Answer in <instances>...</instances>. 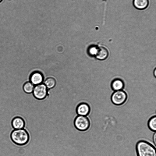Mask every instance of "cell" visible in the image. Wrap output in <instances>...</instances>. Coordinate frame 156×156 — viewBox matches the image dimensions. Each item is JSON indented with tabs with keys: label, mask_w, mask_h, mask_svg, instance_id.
I'll list each match as a JSON object with an SVG mask.
<instances>
[{
	"label": "cell",
	"mask_w": 156,
	"mask_h": 156,
	"mask_svg": "<svg viewBox=\"0 0 156 156\" xmlns=\"http://www.w3.org/2000/svg\"><path fill=\"white\" fill-rule=\"evenodd\" d=\"M153 140L155 146L156 145V132H154V133L153 136Z\"/></svg>",
	"instance_id": "cell-16"
},
{
	"label": "cell",
	"mask_w": 156,
	"mask_h": 156,
	"mask_svg": "<svg viewBox=\"0 0 156 156\" xmlns=\"http://www.w3.org/2000/svg\"><path fill=\"white\" fill-rule=\"evenodd\" d=\"M156 69H155V70H154V76H156Z\"/></svg>",
	"instance_id": "cell-17"
},
{
	"label": "cell",
	"mask_w": 156,
	"mask_h": 156,
	"mask_svg": "<svg viewBox=\"0 0 156 156\" xmlns=\"http://www.w3.org/2000/svg\"><path fill=\"white\" fill-rule=\"evenodd\" d=\"M111 87L114 91L121 90L124 87V83L123 81L119 79L114 80L111 83Z\"/></svg>",
	"instance_id": "cell-10"
},
{
	"label": "cell",
	"mask_w": 156,
	"mask_h": 156,
	"mask_svg": "<svg viewBox=\"0 0 156 156\" xmlns=\"http://www.w3.org/2000/svg\"><path fill=\"white\" fill-rule=\"evenodd\" d=\"M48 92V89L45 85L43 84H40L34 87L32 93L36 98L41 100L46 97Z\"/></svg>",
	"instance_id": "cell-5"
},
{
	"label": "cell",
	"mask_w": 156,
	"mask_h": 156,
	"mask_svg": "<svg viewBox=\"0 0 156 156\" xmlns=\"http://www.w3.org/2000/svg\"><path fill=\"white\" fill-rule=\"evenodd\" d=\"M98 48L95 46H91L88 48V53L91 56H96L98 51Z\"/></svg>",
	"instance_id": "cell-15"
},
{
	"label": "cell",
	"mask_w": 156,
	"mask_h": 156,
	"mask_svg": "<svg viewBox=\"0 0 156 156\" xmlns=\"http://www.w3.org/2000/svg\"><path fill=\"white\" fill-rule=\"evenodd\" d=\"M136 151L137 156H156L155 147L144 140H140L137 142Z\"/></svg>",
	"instance_id": "cell-1"
},
{
	"label": "cell",
	"mask_w": 156,
	"mask_h": 156,
	"mask_svg": "<svg viewBox=\"0 0 156 156\" xmlns=\"http://www.w3.org/2000/svg\"><path fill=\"white\" fill-rule=\"evenodd\" d=\"M74 124L78 130L84 131L88 130L90 126V120L87 116L78 115L75 119Z\"/></svg>",
	"instance_id": "cell-3"
},
{
	"label": "cell",
	"mask_w": 156,
	"mask_h": 156,
	"mask_svg": "<svg viewBox=\"0 0 156 156\" xmlns=\"http://www.w3.org/2000/svg\"><path fill=\"white\" fill-rule=\"evenodd\" d=\"M90 107L87 103H80L76 108V112L79 115L87 116L90 113Z\"/></svg>",
	"instance_id": "cell-6"
},
{
	"label": "cell",
	"mask_w": 156,
	"mask_h": 156,
	"mask_svg": "<svg viewBox=\"0 0 156 156\" xmlns=\"http://www.w3.org/2000/svg\"><path fill=\"white\" fill-rule=\"evenodd\" d=\"M43 77L42 74L40 72H33L30 76V82L33 84L38 85L42 82Z\"/></svg>",
	"instance_id": "cell-7"
},
{
	"label": "cell",
	"mask_w": 156,
	"mask_h": 156,
	"mask_svg": "<svg viewBox=\"0 0 156 156\" xmlns=\"http://www.w3.org/2000/svg\"><path fill=\"white\" fill-rule=\"evenodd\" d=\"M56 83V80L54 78L49 77L45 80L44 82V84L47 88H51L55 87Z\"/></svg>",
	"instance_id": "cell-14"
},
{
	"label": "cell",
	"mask_w": 156,
	"mask_h": 156,
	"mask_svg": "<svg viewBox=\"0 0 156 156\" xmlns=\"http://www.w3.org/2000/svg\"><path fill=\"white\" fill-rule=\"evenodd\" d=\"M12 125L15 129H22L24 127V122L21 118L16 117L13 119Z\"/></svg>",
	"instance_id": "cell-11"
},
{
	"label": "cell",
	"mask_w": 156,
	"mask_h": 156,
	"mask_svg": "<svg viewBox=\"0 0 156 156\" xmlns=\"http://www.w3.org/2000/svg\"><path fill=\"white\" fill-rule=\"evenodd\" d=\"M11 138L15 144L23 145L28 142L29 136L27 131L22 129L14 130L11 133Z\"/></svg>",
	"instance_id": "cell-2"
},
{
	"label": "cell",
	"mask_w": 156,
	"mask_h": 156,
	"mask_svg": "<svg viewBox=\"0 0 156 156\" xmlns=\"http://www.w3.org/2000/svg\"><path fill=\"white\" fill-rule=\"evenodd\" d=\"M34 86L30 82H27L25 83L23 87V89L24 91L27 94L32 93Z\"/></svg>",
	"instance_id": "cell-13"
},
{
	"label": "cell",
	"mask_w": 156,
	"mask_h": 156,
	"mask_svg": "<svg viewBox=\"0 0 156 156\" xmlns=\"http://www.w3.org/2000/svg\"><path fill=\"white\" fill-rule=\"evenodd\" d=\"M147 126L151 131L156 132V116H153L149 119L147 122Z\"/></svg>",
	"instance_id": "cell-12"
},
{
	"label": "cell",
	"mask_w": 156,
	"mask_h": 156,
	"mask_svg": "<svg viewBox=\"0 0 156 156\" xmlns=\"http://www.w3.org/2000/svg\"><path fill=\"white\" fill-rule=\"evenodd\" d=\"M127 98V95L126 93L121 90L115 91L111 97L112 103L117 106L123 104L126 102Z\"/></svg>",
	"instance_id": "cell-4"
},
{
	"label": "cell",
	"mask_w": 156,
	"mask_h": 156,
	"mask_svg": "<svg viewBox=\"0 0 156 156\" xmlns=\"http://www.w3.org/2000/svg\"><path fill=\"white\" fill-rule=\"evenodd\" d=\"M108 55V52L107 49L104 47H101L98 48L96 57L98 59L102 60L106 59Z\"/></svg>",
	"instance_id": "cell-8"
},
{
	"label": "cell",
	"mask_w": 156,
	"mask_h": 156,
	"mask_svg": "<svg viewBox=\"0 0 156 156\" xmlns=\"http://www.w3.org/2000/svg\"><path fill=\"white\" fill-rule=\"evenodd\" d=\"M2 1V0H0V2H1Z\"/></svg>",
	"instance_id": "cell-18"
},
{
	"label": "cell",
	"mask_w": 156,
	"mask_h": 156,
	"mask_svg": "<svg viewBox=\"0 0 156 156\" xmlns=\"http://www.w3.org/2000/svg\"><path fill=\"white\" fill-rule=\"evenodd\" d=\"M133 4L137 9L143 10L146 9L149 4L148 0H133Z\"/></svg>",
	"instance_id": "cell-9"
}]
</instances>
